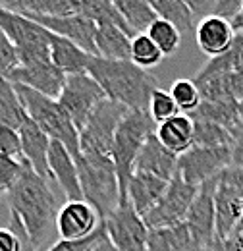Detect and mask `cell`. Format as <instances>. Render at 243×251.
<instances>
[{"label": "cell", "mask_w": 243, "mask_h": 251, "mask_svg": "<svg viewBox=\"0 0 243 251\" xmlns=\"http://www.w3.org/2000/svg\"><path fill=\"white\" fill-rule=\"evenodd\" d=\"M10 213L22 220L29 240L41 250L50 228L56 226L58 199L49 186V180L39 176L25 160L18 182L6 193Z\"/></svg>", "instance_id": "obj_1"}, {"label": "cell", "mask_w": 243, "mask_h": 251, "mask_svg": "<svg viewBox=\"0 0 243 251\" xmlns=\"http://www.w3.org/2000/svg\"><path fill=\"white\" fill-rule=\"evenodd\" d=\"M87 74L102 87L106 99L120 102L129 110L149 112L152 93L158 89V81L147 70L135 66L131 60H106L91 56Z\"/></svg>", "instance_id": "obj_2"}, {"label": "cell", "mask_w": 243, "mask_h": 251, "mask_svg": "<svg viewBox=\"0 0 243 251\" xmlns=\"http://www.w3.org/2000/svg\"><path fill=\"white\" fill-rule=\"evenodd\" d=\"M79 184L83 191V199L98 213L100 220L108 219L122 201L118 172L112 158L106 157H85L75 158Z\"/></svg>", "instance_id": "obj_3"}, {"label": "cell", "mask_w": 243, "mask_h": 251, "mask_svg": "<svg viewBox=\"0 0 243 251\" xmlns=\"http://www.w3.org/2000/svg\"><path fill=\"white\" fill-rule=\"evenodd\" d=\"M16 85V83H14ZM16 91L22 99V104L27 112L31 120L39 126L52 141L62 143L72 157L77 158L81 155L79 151V131L70 120V116L66 114V110L60 106V102L56 99L45 97V95L37 93L29 87L24 85H16Z\"/></svg>", "instance_id": "obj_4"}, {"label": "cell", "mask_w": 243, "mask_h": 251, "mask_svg": "<svg viewBox=\"0 0 243 251\" xmlns=\"http://www.w3.org/2000/svg\"><path fill=\"white\" fill-rule=\"evenodd\" d=\"M154 129L156 124L152 122L149 112L143 110H129L116 129L114 145H112V162L118 172L122 199H125L127 184L135 172V160L149 135L154 133Z\"/></svg>", "instance_id": "obj_5"}, {"label": "cell", "mask_w": 243, "mask_h": 251, "mask_svg": "<svg viewBox=\"0 0 243 251\" xmlns=\"http://www.w3.org/2000/svg\"><path fill=\"white\" fill-rule=\"evenodd\" d=\"M0 31L16 47L20 64L50 60V31L24 14L0 8Z\"/></svg>", "instance_id": "obj_6"}, {"label": "cell", "mask_w": 243, "mask_h": 251, "mask_svg": "<svg viewBox=\"0 0 243 251\" xmlns=\"http://www.w3.org/2000/svg\"><path fill=\"white\" fill-rule=\"evenodd\" d=\"M129 112L127 106L110 99L102 100L93 112L87 126L79 131V151L85 157L112 158L114 135L123 116Z\"/></svg>", "instance_id": "obj_7"}, {"label": "cell", "mask_w": 243, "mask_h": 251, "mask_svg": "<svg viewBox=\"0 0 243 251\" xmlns=\"http://www.w3.org/2000/svg\"><path fill=\"white\" fill-rule=\"evenodd\" d=\"M102 100H106V93L87 72L68 75L58 97L60 106L66 110L77 131H81L87 126L93 112L98 108Z\"/></svg>", "instance_id": "obj_8"}, {"label": "cell", "mask_w": 243, "mask_h": 251, "mask_svg": "<svg viewBox=\"0 0 243 251\" xmlns=\"http://www.w3.org/2000/svg\"><path fill=\"white\" fill-rule=\"evenodd\" d=\"M197 191H199L197 186L187 184L180 174H176L168 182V188L160 197V201L143 217L147 228L154 230V228H168V226L182 224L189 213V207Z\"/></svg>", "instance_id": "obj_9"}, {"label": "cell", "mask_w": 243, "mask_h": 251, "mask_svg": "<svg viewBox=\"0 0 243 251\" xmlns=\"http://www.w3.org/2000/svg\"><path fill=\"white\" fill-rule=\"evenodd\" d=\"M106 236L118 251H147L149 228L133 205L122 199L116 211L104 220Z\"/></svg>", "instance_id": "obj_10"}, {"label": "cell", "mask_w": 243, "mask_h": 251, "mask_svg": "<svg viewBox=\"0 0 243 251\" xmlns=\"http://www.w3.org/2000/svg\"><path fill=\"white\" fill-rule=\"evenodd\" d=\"M232 166V147H191L178 157V170L183 180L191 186H203L205 182L220 176Z\"/></svg>", "instance_id": "obj_11"}, {"label": "cell", "mask_w": 243, "mask_h": 251, "mask_svg": "<svg viewBox=\"0 0 243 251\" xmlns=\"http://www.w3.org/2000/svg\"><path fill=\"white\" fill-rule=\"evenodd\" d=\"M220 182V176L199 186V191L189 207L185 224L195 236L199 248L205 251L216 240V211H214V191Z\"/></svg>", "instance_id": "obj_12"}, {"label": "cell", "mask_w": 243, "mask_h": 251, "mask_svg": "<svg viewBox=\"0 0 243 251\" xmlns=\"http://www.w3.org/2000/svg\"><path fill=\"white\" fill-rule=\"evenodd\" d=\"M66 74L60 72L50 60H31L22 62L8 77V81L16 85L29 87L37 93L56 99L60 97L64 83H66Z\"/></svg>", "instance_id": "obj_13"}, {"label": "cell", "mask_w": 243, "mask_h": 251, "mask_svg": "<svg viewBox=\"0 0 243 251\" xmlns=\"http://www.w3.org/2000/svg\"><path fill=\"white\" fill-rule=\"evenodd\" d=\"M102 226L98 213L91 205L83 201H66L56 215V232L60 240L77 242L85 240Z\"/></svg>", "instance_id": "obj_14"}, {"label": "cell", "mask_w": 243, "mask_h": 251, "mask_svg": "<svg viewBox=\"0 0 243 251\" xmlns=\"http://www.w3.org/2000/svg\"><path fill=\"white\" fill-rule=\"evenodd\" d=\"M45 29H49L54 35H60L64 39L73 41L89 54H97L95 50V35L97 25L83 14H72V16H25Z\"/></svg>", "instance_id": "obj_15"}, {"label": "cell", "mask_w": 243, "mask_h": 251, "mask_svg": "<svg viewBox=\"0 0 243 251\" xmlns=\"http://www.w3.org/2000/svg\"><path fill=\"white\" fill-rule=\"evenodd\" d=\"M214 211H216V238L228 240L234 230L242 224L243 215V189L222 180L214 191Z\"/></svg>", "instance_id": "obj_16"}, {"label": "cell", "mask_w": 243, "mask_h": 251, "mask_svg": "<svg viewBox=\"0 0 243 251\" xmlns=\"http://www.w3.org/2000/svg\"><path fill=\"white\" fill-rule=\"evenodd\" d=\"M195 39L199 49L213 60L218 56H224L236 41V29L230 20L220 16H205L197 27H195Z\"/></svg>", "instance_id": "obj_17"}, {"label": "cell", "mask_w": 243, "mask_h": 251, "mask_svg": "<svg viewBox=\"0 0 243 251\" xmlns=\"http://www.w3.org/2000/svg\"><path fill=\"white\" fill-rule=\"evenodd\" d=\"M49 170H50V178L58 182L68 201H83L75 158L72 157V153L62 143L52 141V139H50V149H49Z\"/></svg>", "instance_id": "obj_18"}, {"label": "cell", "mask_w": 243, "mask_h": 251, "mask_svg": "<svg viewBox=\"0 0 243 251\" xmlns=\"http://www.w3.org/2000/svg\"><path fill=\"white\" fill-rule=\"evenodd\" d=\"M18 131H20V137H22V151H24V158L27 160V164L39 176L50 180V170H49L50 137L31 118H27L25 124L22 126Z\"/></svg>", "instance_id": "obj_19"}, {"label": "cell", "mask_w": 243, "mask_h": 251, "mask_svg": "<svg viewBox=\"0 0 243 251\" xmlns=\"http://www.w3.org/2000/svg\"><path fill=\"white\" fill-rule=\"evenodd\" d=\"M168 188V182L149 174V172H141V170H135L129 184H127V191H125V197L127 201L133 205V209L145 217L152 207L160 201V197L164 195V191Z\"/></svg>", "instance_id": "obj_20"}, {"label": "cell", "mask_w": 243, "mask_h": 251, "mask_svg": "<svg viewBox=\"0 0 243 251\" xmlns=\"http://www.w3.org/2000/svg\"><path fill=\"white\" fill-rule=\"evenodd\" d=\"M135 170L149 172V174H154V176L170 182L178 170V155L168 151L152 133L145 141L139 157L135 160Z\"/></svg>", "instance_id": "obj_21"}, {"label": "cell", "mask_w": 243, "mask_h": 251, "mask_svg": "<svg viewBox=\"0 0 243 251\" xmlns=\"http://www.w3.org/2000/svg\"><path fill=\"white\" fill-rule=\"evenodd\" d=\"M156 139L174 155L182 157L193 147L195 139V122L189 114H178L166 122L156 126L154 129Z\"/></svg>", "instance_id": "obj_22"}, {"label": "cell", "mask_w": 243, "mask_h": 251, "mask_svg": "<svg viewBox=\"0 0 243 251\" xmlns=\"http://www.w3.org/2000/svg\"><path fill=\"white\" fill-rule=\"evenodd\" d=\"M91 56L93 54L83 50L73 41L50 33V62L54 64L60 72H64L66 75L87 72Z\"/></svg>", "instance_id": "obj_23"}, {"label": "cell", "mask_w": 243, "mask_h": 251, "mask_svg": "<svg viewBox=\"0 0 243 251\" xmlns=\"http://www.w3.org/2000/svg\"><path fill=\"white\" fill-rule=\"evenodd\" d=\"M147 251H203L187 224H176L168 228L149 230Z\"/></svg>", "instance_id": "obj_24"}, {"label": "cell", "mask_w": 243, "mask_h": 251, "mask_svg": "<svg viewBox=\"0 0 243 251\" xmlns=\"http://www.w3.org/2000/svg\"><path fill=\"white\" fill-rule=\"evenodd\" d=\"M131 39L116 25H98L95 35V56L106 60H131Z\"/></svg>", "instance_id": "obj_25"}, {"label": "cell", "mask_w": 243, "mask_h": 251, "mask_svg": "<svg viewBox=\"0 0 243 251\" xmlns=\"http://www.w3.org/2000/svg\"><path fill=\"white\" fill-rule=\"evenodd\" d=\"M0 8L24 16H72L79 14V0H0Z\"/></svg>", "instance_id": "obj_26"}, {"label": "cell", "mask_w": 243, "mask_h": 251, "mask_svg": "<svg viewBox=\"0 0 243 251\" xmlns=\"http://www.w3.org/2000/svg\"><path fill=\"white\" fill-rule=\"evenodd\" d=\"M112 2L133 35L147 33V29L158 20L149 0H112Z\"/></svg>", "instance_id": "obj_27"}, {"label": "cell", "mask_w": 243, "mask_h": 251, "mask_svg": "<svg viewBox=\"0 0 243 251\" xmlns=\"http://www.w3.org/2000/svg\"><path fill=\"white\" fill-rule=\"evenodd\" d=\"M79 14L89 18L97 27L98 25H116L129 37H135L112 0H79Z\"/></svg>", "instance_id": "obj_28"}, {"label": "cell", "mask_w": 243, "mask_h": 251, "mask_svg": "<svg viewBox=\"0 0 243 251\" xmlns=\"http://www.w3.org/2000/svg\"><path fill=\"white\" fill-rule=\"evenodd\" d=\"M27 118L29 116L22 104L16 85L8 79H0V126L20 129Z\"/></svg>", "instance_id": "obj_29"}, {"label": "cell", "mask_w": 243, "mask_h": 251, "mask_svg": "<svg viewBox=\"0 0 243 251\" xmlns=\"http://www.w3.org/2000/svg\"><path fill=\"white\" fill-rule=\"evenodd\" d=\"M154 10V14L160 20L170 22L176 25L180 33H187L193 29V18L195 14L183 0H149Z\"/></svg>", "instance_id": "obj_30"}, {"label": "cell", "mask_w": 243, "mask_h": 251, "mask_svg": "<svg viewBox=\"0 0 243 251\" xmlns=\"http://www.w3.org/2000/svg\"><path fill=\"white\" fill-rule=\"evenodd\" d=\"M195 122V139H193V147H232V133L224 127V126L216 124L213 120H205V118H195L191 116Z\"/></svg>", "instance_id": "obj_31"}, {"label": "cell", "mask_w": 243, "mask_h": 251, "mask_svg": "<svg viewBox=\"0 0 243 251\" xmlns=\"http://www.w3.org/2000/svg\"><path fill=\"white\" fill-rule=\"evenodd\" d=\"M164 54L162 50L154 45L151 37L147 33H141V35H135L131 39V62L143 70H149L154 68L162 62Z\"/></svg>", "instance_id": "obj_32"}, {"label": "cell", "mask_w": 243, "mask_h": 251, "mask_svg": "<svg viewBox=\"0 0 243 251\" xmlns=\"http://www.w3.org/2000/svg\"><path fill=\"white\" fill-rule=\"evenodd\" d=\"M170 95L182 114H193L203 102V95L195 79H176L170 85Z\"/></svg>", "instance_id": "obj_33"}, {"label": "cell", "mask_w": 243, "mask_h": 251, "mask_svg": "<svg viewBox=\"0 0 243 251\" xmlns=\"http://www.w3.org/2000/svg\"><path fill=\"white\" fill-rule=\"evenodd\" d=\"M147 35L154 41V45L162 50L164 56L174 54L182 45V33L176 25H172L166 20H156L151 27L147 29Z\"/></svg>", "instance_id": "obj_34"}, {"label": "cell", "mask_w": 243, "mask_h": 251, "mask_svg": "<svg viewBox=\"0 0 243 251\" xmlns=\"http://www.w3.org/2000/svg\"><path fill=\"white\" fill-rule=\"evenodd\" d=\"M178 114H182V112H180L176 100L172 99L170 91H162L158 87L152 93L151 102H149V116L152 118V122L158 126L170 120V118H174V116H178Z\"/></svg>", "instance_id": "obj_35"}, {"label": "cell", "mask_w": 243, "mask_h": 251, "mask_svg": "<svg viewBox=\"0 0 243 251\" xmlns=\"http://www.w3.org/2000/svg\"><path fill=\"white\" fill-rule=\"evenodd\" d=\"M27 238L22 220L10 213V226L0 228V251H24Z\"/></svg>", "instance_id": "obj_36"}, {"label": "cell", "mask_w": 243, "mask_h": 251, "mask_svg": "<svg viewBox=\"0 0 243 251\" xmlns=\"http://www.w3.org/2000/svg\"><path fill=\"white\" fill-rule=\"evenodd\" d=\"M106 238V226L102 222V226L91 234L85 240H77V242H68V240H58L56 244H52L47 251H93L97 248L98 242H102Z\"/></svg>", "instance_id": "obj_37"}, {"label": "cell", "mask_w": 243, "mask_h": 251, "mask_svg": "<svg viewBox=\"0 0 243 251\" xmlns=\"http://www.w3.org/2000/svg\"><path fill=\"white\" fill-rule=\"evenodd\" d=\"M24 164H25V160L0 155V193L2 195H6L12 189V186L18 182V178L24 170Z\"/></svg>", "instance_id": "obj_38"}, {"label": "cell", "mask_w": 243, "mask_h": 251, "mask_svg": "<svg viewBox=\"0 0 243 251\" xmlns=\"http://www.w3.org/2000/svg\"><path fill=\"white\" fill-rule=\"evenodd\" d=\"M0 155L2 157L25 160L22 151V137L20 131L8 126H0Z\"/></svg>", "instance_id": "obj_39"}, {"label": "cell", "mask_w": 243, "mask_h": 251, "mask_svg": "<svg viewBox=\"0 0 243 251\" xmlns=\"http://www.w3.org/2000/svg\"><path fill=\"white\" fill-rule=\"evenodd\" d=\"M20 66V56L10 39L0 31V79H8L10 74Z\"/></svg>", "instance_id": "obj_40"}, {"label": "cell", "mask_w": 243, "mask_h": 251, "mask_svg": "<svg viewBox=\"0 0 243 251\" xmlns=\"http://www.w3.org/2000/svg\"><path fill=\"white\" fill-rule=\"evenodd\" d=\"M242 8H243V0H216V6H214L213 14L232 22L240 14Z\"/></svg>", "instance_id": "obj_41"}, {"label": "cell", "mask_w": 243, "mask_h": 251, "mask_svg": "<svg viewBox=\"0 0 243 251\" xmlns=\"http://www.w3.org/2000/svg\"><path fill=\"white\" fill-rule=\"evenodd\" d=\"M232 166H243V122L232 133Z\"/></svg>", "instance_id": "obj_42"}, {"label": "cell", "mask_w": 243, "mask_h": 251, "mask_svg": "<svg viewBox=\"0 0 243 251\" xmlns=\"http://www.w3.org/2000/svg\"><path fill=\"white\" fill-rule=\"evenodd\" d=\"M191 12L195 16H211V12H214V6H216V0H183Z\"/></svg>", "instance_id": "obj_43"}, {"label": "cell", "mask_w": 243, "mask_h": 251, "mask_svg": "<svg viewBox=\"0 0 243 251\" xmlns=\"http://www.w3.org/2000/svg\"><path fill=\"white\" fill-rule=\"evenodd\" d=\"M222 180L238 186L240 189H243V166H230L222 172Z\"/></svg>", "instance_id": "obj_44"}, {"label": "cell", "mask_w": 243, "mask_h": 251, "mask_svg": "<svg viewBox=\"0 0 243 251\" xmlns=\"http://www.w3.org/2000/svg\"><path fill=\"white\" fill-rule=\"evenodd\" d=\"M93 251H118V250L112 246V242H110V240H108V236H106L102 242H98V244H97V248H95Z\"/></svg>", "instance_id": "obj_45"}, {"label": "cell", "mask_w": 243, "mask_h": 251, "mask_svg": "<svg viewBox=\"0 0 243 251\" xmlns=\"http://www.w3.org/2000/svg\"><path fill=\"white\" fill-rule=\"evenodd\" d=\"M232 25H234V29H238V31H243V8L240 10V14L232 20Z\"/></svg>", "instance_id": "obj_46"}, {"label": "cell", "mask_w": 243, "mask_h": 251, "mask_svg": "<svg viewBox=\"0 0 243 251\" xmlns=\"http://www.w3.org/2000/svg\"><path fill=\"white\" fill-rule=\"evenodd\" d=\"M24 251H41V250H39V248L31 242L29 238H27V240H25V246H24Z\"/></svg>", "instance_id": "obj_47"}, {"label": "cell", "mask_w": 243, "mask_h": 251, "mask_svg": "<svg viewBox=\"0 0 243 251\" xmlns=\"http://www.w3.org/2000/svg\"><path fill=\"white\" fill-rule=\"evenodd\" d=\"M242 224H243V215H242Z\"/></svg>", "instance_id": "obj_48"}, {"label": "cell", "mask_w": 243, "mask_h": 251, "mask_svg": "<svg viewBox=\"0 0 243 251\" xmlns=\"http://www.w3.org/2000/svg\"><path fill=\"white\" fill-rule=\"evenodd\" d=\"M0 197H2V193H0Z\"/></svg>", "instance_id": "obj_49"}]
</instances>
